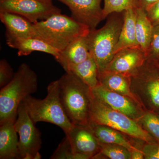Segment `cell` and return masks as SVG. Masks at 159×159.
Segmentation results:
<instances>
[{"label": "cell", "mask_w": 159, "mask_h": 159, "mask_svg": "<svg viewBox=\"0 0 159 159\" xmlns=\"http://www.w3.org/2000/svg\"><path fill=\"white\" fill-rule=\"evenodd\" d=\"M90 122L108 126L148 143H156L151 135L130 117L111 108L93 97L91 102Z\"/></svg>", "instance_id": "6"}, {"label": "cell", "mask_w": 159, "mask_h": 159, "mask_svg": "<svg viewBox=\"0 0 159 159\" xmlns=\"http://www.w3.org/2000/svg\"><path fill=\"white\" fill-rule=\"evenodd\" d=\"M58 80L61 102L71 123L86 125L90 122L93 98L91 89L70 71L66 72Z\"/></svg>", "instance_id": "1"}, {"label": "cell", "mask_w": 159, "mask_h": 159, "mask_svg": "<svg viewBox=\"0 0 159 159\" xmlns=\"http://www.w3.org/2000/svg\"><path fill=\"white\" fill-rule=\"evenodd\" d=\"M146 16L153 26L159 25V0L145 10Z\"/></svg>", "instance_id": "29"}, {"label": "cell", "mask_w": 159, "mask_h": 159, "mask_svg": "<svg viewBox=\"0 0 159 159\" xmlns=\"http://www.w3.org/2000/svg\"><path fill=\"white\" fill-rule=\"evenodd\" d=\"M135 71L146 80L147 93L154 105L159 107V63L158 61L146 58L142 65Z\"/></svg>", "instance_id": "16"}, {"label": "cell", "mask_w": 159, "mask_h": 159, "mask_svg": "<svg viewBox=\"0 0 159 159\" xmlns=\"http://www.w3.org/2000/svg\"><path fill=\"white\" fill-rule=\"evenodd\" d=\"M15 73L8 61L6 59L0 61V87H5L12 80Z\"/></svg>", "instance_id": "28"}, {"label": "cell", "mask_w": 159, "mask_h": 159, "mask_svg": "<svg viewBox=\"0 0 159 159\" xmlns=\"http://www.w3.org/2000/svg\"><path fill=\"white\" fill-rule=\"evenodd\" d=\"M101 152L111 159H130V151L121 145L114 144L104 145L101 148Z\"/></svg>", "instance_id": "25"}, {"label": "cell", "mask_w": 159, "mask_h": 159, "mask_svg": "<svg viewBox=\"0 0 159 159\" xmlns=\"http://www.w3.org/2000/svg\"><path fill=\"white\" fill-rule=\"evenodd\" d=\"M143 153L145 159H159V144L148 143L143 148Z\"/></svg>", "instance_id": "30"}, {"label": "cell", "mask_w": 159, "mask_h": 159, "mask_svg": "<svg viewBox=\"0 0 159 159\" xmlns=\"http://www.w3.org/2000/svg\"><path fill=\"white\" fill-rule=\"evenodd\" d=\"M50 159H87L89 158L84 155L74 153L72 151L68 139L66 136Z\"/></svg>", "instance_id": "24"}, {"label": "cell", "mask_w": 159, "mask_h": 159, "mask_svg": "<svg viewBox=\"0 0 159 159\" xmlns=\"http://www.w3.org/2000/svg\"><path fill=\"white\" fill-rule=\"evenodd\" d=\"M107 17L103 27L90 30L87 35L89 52L97 63L98 74L105 72L113 58L124 23V11L114 12Z\"/></svg>", "instance_id": "4"}, {"label": "cell", "mask_w": 159, "mask_h": 159, "mask_svg": "<svg viewBox=\"0 0 159 159\" xmlns=\"http://www.w3.org/2000/svg\"><path fill=\"white\" fill-rule=\"evenodd\" d=\"M138 8H140L138 0H104L102 8L103 19L114 12H122Z\"/></svg>", "instance_id": "23"}, {"label": "cell", "mask_w": 159, "mask_h": 159, "mask_svg": "<svg viewBox=\"0 0 159 159\" xmlns=\"http://www.w3.org/2000/svg\"><path fill=\"white\" fill-rule=\"evenodd\" d=\"M146 58L159 61V25L153 26L150 45Z\"/></svg>", "instance_id": "27"}, {"label": "cell", "mask_w": 159, "mask_h": 159, "mask_svg": "<svg viewBox=\"0 0 159 159\" xmlns=\"http://www.w3.org/2000/svg\"><path fill=\"white\" fill-rule=\"evenodd\" d=\"M90 31L86 26L60 13L33 23L32 37L42 40L61 52Z\"/></svg>", "instance_id": "2"}, {"label": "cell", "mask_w": 159, "mask_h": 159, "mask_svg": "<svg viewBox=\"0 0 159 159\" xmlns=\"http://www.w3.org/2000/svg\"><path fill=\"white\" fill-rule=\"evenodd\" d=\"M41 158V155L39 153V152H38V153H36L35 154V155L34 156V159H40Z\"/></svg>", "instance_id": "33"}, {"label": "cell", "mask_w": 159, "mask_h": 159, "mask_svg": "<svg viewBox=\"0 0 159 159\" xmlns=\"http://www.w3.org/2000/svg\"><path fill=\"white\" fill-rule=\"evenodd\" d=\"M91 90L94 98L111 108L131 118L136 116V107L124 95L108 89L99 83Z\"/></svg>", "instance_id": "12"}, {"label": "cell", "mask_w": 159, "mask_h": 159, "mask_svg": "<svg viewBox=\"0 0 159 159\" xmlns=\"http://www.w3.org/2000/svg\"><path fill=\"white\" fill-rule=\"evenodd\" d=\"M92 123L95 125L92 129L98 142L105 144L121 145L130 151L135 149L122 134L112 128L105 125Z\"/></svg>", "instance_id": "22"}, {"label": "cell", "mask_w": 159, "mask_h": 159, "mask_svg": "<svg viewBox=\"0 0 159 159\" xmlns=\"http://www.w3.org/2000/svg\"><path fill=\"white\" fill-rule=\"evenodd\" d=\"M145 158L144 154L139 150L136 149L132 151L131 152L130 159H142Z\"/></svg>", "instance_id": "32"}, {"label": "cell", "mask_w": 159, "mask_h": 159, "mask_svg": "<svg viewBox=\"0 0 159 159\" xmlns=\"http://www.w3.org/2000/svg\"><path fill=\"white\" fill-rule=\"evenodd\" d=\"M126 74L105 71L98 74L99 83L108 89L125 96H131Z\"/></svg>", "instance_id": "21"}, {"label": "cell", "mask_w": 159, "mask_h": 159, "mask_svg": "<svg viewBox=\"0 0 159 159\" xmlns=\"http://www.w3.org/2000/svg\"><path fill=\"white\" fill-rule=\"evenodd\" d=\"M87 35L78 38L60 52L58 62L65 70L69 66L77 64L88 58L90 52Z\"/></svg>", "instance_id": "17"}, {"label": "cell", "mask_w": 159, "mask_h": 159, "mask_svg": "<svg viewBox=\"0 0 159 159\" xmlns=\"http://www.w3.org/2000/svg\"><path fill=\"white\" fill-rule=\"evenodd\" d=\"M138 46H139L136 35L135 9H128L124 11V23L119 40L114 49V55L121 49Z\"/></svg>", "instance_id": "18"}, {"label": "cell", "mask_w": 159, "mask_h": 159, "mask_svg": "<svg viewBox=\"0 0 159 159\" xmlns=\"http://www.w3.org/2000/svg\"><path fill=\"white\" fill-rule=\"evenodd\" d=\"M38 87L37 74L28 64H21L12 80L0 91V124L16 119L20 103L37 92Z\"/></svg>", "instance_id": "3"}, {"label": "cell", "mask_w": 159, "mask_h": 159, "mask_svg": "<svg viewBox=\"0 0 159 159\" xmlns=\"http://www.w3.org/2000/svg\"><path fill=\"white\" fill-rule=\"evenodd\" d=\"M65 71L74 73L91 89L99 84L97 63L90 53L87 59L77 64L69 66Z\"/></svg>", "instance_id": "19"}, {"label": "cell", "mask_w": 159, "mask_h": 159, "mask_svg": "<svg viewBox=\"0 0 159 159\" xmlns=\"http://www.w3.org/2000/svg\"><path fill=\"white\" fill-rule=\"evenodd\" d=\"M67 6L71 17L77 22L94 30L103 20L102 0H57Z\"/></svg>", "instance_id": "9"}, {"label": "cell", "mask_w": 159, "mask_h": 159, "mask_svg": "<svg viewBox=\"0 0 159 159\" xmlns=\"http://www.w3.org/2000/svg\"><path fill=\"white\" fill-rule=\"evenodd\" d=\"M6 38L7 45L10 48L17 49L19 56H27L34 51H40L52 55L57 62L60 58L59 51L39 39Z\"/></svg>", "instance_id": "13"}, {"label": "cell", "mask_w": 159, "mask_h": 159, "mask_svg": "<svg viewBox=\"0 0 159 159\" xmlns=\"http://www.w3.org/2000/svg\"><path fill=\"white\" fill-rule=\"evenodd\" d=\"M136 35L138 44L145 55L150 45L153 26L145 11L141 8L135 9Z\"/></svg>", "instance_id": "20"}, {"label": "cell", "mask_w": 159, "mask_h": 159, "mask_svg": "<svg viewBox=\"0 0 159 159\" xmlns=\"http://www.w3.org/2000/svg\"></svg>", "instance_id": "34"}, {"label": "cell", "mask_w": 159, "mask_h": 159, "mask_svg": "<svg viewBox=\"0 0 159 159\" xmlns=\"http://www.w3.org/2000/svg\"><path fill=\"white\" fill-rule=\"evenodd\" d=\"M29 116L34 123L47 122L59 126L67 133L73 127L61 102L58 80L51 82L47 87L44 99H36L30 95L23 100Z\"/></svg>", "instance_id": "5"}, {"label": "cell", "mask_w": 159, "mask_h": 159, "mask_svg": "<svg viewBox=\"0 0 159 159\" xmlns=\"http://www.w3.org/2000/svg\"><path fill=\"white\" fill-rule=\"evenodd\" d=\"M145 59V52L139 46L125 48L115 54L105 71L126 75L132 74Z\"/></svg>", "instance_id": "10"}, {"label": "cell", "mask_w": 159, "mask_h": 159, "mask_svg": "<svg viewBox=\"0 0 159 159\" xmlns=\"http://www.w3.org/2000/svg\"><path fill=\"white\" fill-rule=\"evenodd\" d=\"M158 1L159 0H138L139 7L142 8L144 11L147 10L151 6Z\"/></svg>", "instance_id": "31"}, {"label": "cell", "mask_w": 159, "mask_h": 159, "mask_svg": "<svg viewBox=\"0 0 159 159\" xmlns=\"http://www.w3.org/2000/svg\"><path fill=\"white\" fill-rule=\"evenodd\" d=\"M0 11L19 15L33 24L61 13L52 0H0Z\"/></svg>", "instance_id": "8"}, {"label": "cell", "mask_w": 159, "mask_h": 159, "mask_svg": "<svg viewBox=\"0 0 159 159\" xmlns=\"http://www.w3.org/2000/svg\"><path fill=\"white\" fill-rule=\"evenodd\" d=\"M16 119H10L0 124V159H18L17 132L14 126Z\"/></svg>", "instance_id": "14"}, {"label": "cell", "mask_w": 159, "mask_h": 159, "mask_svg": "<svg viewBox=\"0 0 159 159\" xmlns=\"http://www.w3.org/2000/svg\"><path fill=\"white\" fill-rule=\"evenodd\" d=\"M81 125H73L65 134L75 154L84 155L89 158L97 152L98 141L93 132Z\"/></svg>", "instance_id": "11"}, {"label": "cell", "mask_w": 159, "mask_h": 159, "mask_svg": "<svg viewBox=\"0 0 159 159\" xmlns=\"http://www.w3.org/2000/svg\"><path fill=\"white\" fill-rule=\"evenodd\" d=\"M0 20L5 25L6 37H32L33 23L19 15L0 11Z\"/></svg>", "instance_id": "15"}, {"label": "cell", "mask_w": 159, "mask_h": 159, "mask_svg": "<svg viewBox=\"0 0 159 159\" xmlns=\"http://www.w3.org/2000/svg\"><path fill=\"white\" fill-rule=\"evenodd\" d=\"M142 122L148 132L159 142V116L148 113L143 117Z\"/></svg>", "instance_id": "26"}, {"label": "cell", "mask_w": 159, "mask_h": 159, "mask_svg": "<svg viewBox=\"0 0 159 159\" xmlns=\"http://www.w3.org/2000/svg\"><path fill=\"white\" fill-rule=\"evenodd\" d=\"M34 125L22 101L14 123L15 128L19 135L18 159H34L41 148V134Z\"/></svg>", "instance_id": "7"}]
</instances>
